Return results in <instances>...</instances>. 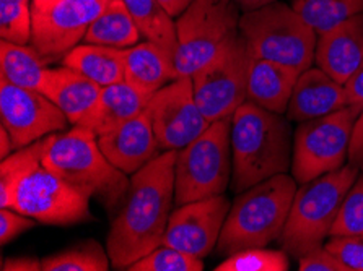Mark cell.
Instances as JSON below:
<instances>
[{
  "label": "cell",
  "mask_w": 363,
  "mask_h": 271,
  "mask_svg": "<svg viewBox=\"0 0 363 271\" xmlns=\"http://www.w3.org/2000/svg\"><path fill=\"white\" fill-rule=\"evenodd\" d=\"M349 104L345 86L320 67H310L301 71L291 93L287 119L290 122H306V120L323 117Z\"/></svg>",
  "instance_id": "18"
},
{
  "label": "cell",
  "mask_w": 363,
  "mask_h": 271,
  "mask_svg": "<svg viewBox=\"0 0 363 271\" xmlns=\"http://www.w3.org/2000/svg\"><path fill=\"white\" fill-rule=\"evenodd\" d=\"M36 223V219L25 217L13 208H0V242L2 246H7L15 237L31 229Z\"/></svg>",
  "instance_id": "35"
},
{
  "label": "cell",
  "mask_w": 363,
  "mask_h": 271,
  "mask_svg": "<svg viewBox=\"0 0 363 271\" xmlns=\"http://www.w3.org/2000/svg\"><path fill=\"white\" fill-rule=\"evenodd\" d=\"M329 236H363V168L345 195Z\"/></svg>",
  "instance_id": "33"
},
{
  "label": "cell",
  "mask_w": 363,
  "mask_h": 271,
  "mask_svg": "<svg viewBox=\"0 0 363 271\" xmlns=\"http://www.w3.org/2000/svg\"><path fill=\"white\" fill-rule=\"evenodd\" d=\"M43 271H108L109 258L101 244L85 241L41 260Z\"/></svg>",
  "instance_id": "28"
},
{
  "label": "cell",
  "mask_w": 363,
  "mask_h": 271,
  "mask_svg": "<svg viewBox=\"0 0 363 271\" xmlns=\"http://www.w3.org/2000/svg\"><path fill=\"white\" fill-rule=\"evenodd\" d=\"M176 156L178 149H168L132 174L129 193L108 234L114 268L129 270L162 246L174 202Z\"/></svg>",
  "instance_id": "1"
},
{
  "label": "cell",
  "mask_w": 363,
  "mask_h": 271,
  "mask_svg": "<svg viewBox=\"0 0 363 271\" xmlns=\"http://www.w3.org/2000/svg\"><path fill=\"white\" fill-rule=\"evenodd\" d=\"M240 33L252 57L271 60L300 74L315 64L318 33L294 5L272 2L243 13Z\"/></svg>",
  "instance_id": "6"
},
{
  "label": "cell",
  "mask_w": 363,
  "mask_h": 271,
  "mask_svg": "<svg viewBox=\"0 0 363 271\" xmlns=\"http://www.w3.org/2000/svg\"><path fill=\"white\" fill-rule=\"evenodd\" d=\"M148 99L125 80L104 86L95 104L77 125L86 127L96 137L104 135L144 113Z\"/></svg>",
  "instance_id": "20"
},
{
  "label": "cell",
  "mask_w": 363,
  "mask_h": 271,
  "mask_svg": "<svg viewBox=\"0 0 363 271\" xmlns=\"http://www.w3.org/2000/svg\"><path fill=\"white\" fill-rule=\"evenodd\" d=\"M4 271H40L43 270V262L35 257H15L9 258L2 263Z\"/></svg>",
  "instance_id": "39"
},
{
  "label": "cell",
  "mask_w": 363,
  "mask_h": 271,
  "mask_svg": "<svg viewBox=\"0 0 363 271\" xmlns=\"http://www.w3.org/2000/svg\"><path fill=\"white\" fill-rule=\"evenodd\" d=\"M41 164L88 197H96L109 213L119 212L129 193L128 174L101 151L96 134L82 125L43 138Z\"/></svg>",
  "instance_id": "3"
},
{
  "label": "cell",
  "mask_w": 363,
  "mask_h": 271,
  "mask_svg": "<svg viewBox=\"0 0 363 271\" xmlns=\"http://www.w3.org/2000/svg\"><path fill=\"white\" fill-rule=\"evenodd\" d=\"M294 7L321 35L363 13V0H296Z\"/></svg>",
  "instance_id": "29"
},
{
  "label": "cell",
  "mask_w": 363,
  "mask_h": 271,
  "mask_svg": "<svg viewBox=\"0 0 363 271\" xmlns=\"http://www.w3.org/2000/svg\"><path fill=\"white\" fill-rule=\"evenodd\" d=\"M294 134L287 115L245 101L232 115V190L238 193L291 169Z\"/></svg>",
  "instance_id": "2"
},
{
  "label": "cell",
  "mask_w": 363,
  "mask_h": 271,
  "mask_svg": "<svg viewBox=\"0 0 363 271\" xmlns=\"http://www.w3.org/2000/svg\"><path fill=\"white\" fill-rule=\"evenodd\" d=\"M49 64L48 59L33 46L16 44L2 40L0 42V69L2 79L16 86L40 90L44 70Z\"/></svg>",
  "instance_id": "25"
},
{
  "label": "cell",
  "mask_w": 363,
  "mask_h": 271,
  "mask_svg": "<svg viewBox=\"0 0 363 271\" xmlns=\"http://www.w3.org/2000/svg\"><path fill=\"white\" fill-rule=\"evenodd\" d=\"M359 174V166L349 163L296 189L287 223L279 237L289 255L298 260L313 248L324 246Z\"/></svg>",
  "instance_id": "5"
},
{
  "label": "cell",
  "mask_w": 363,
  "mask_h": 271,
  "mask_svg": "<svg viewBox=\"0 0 363 271\" xmlns=\"http://www.w3.org/2000/svg\"><path fill=\"white\" fill-rule=\"evenodd\" d=\"M300 271H349V268L334 255L331 250H328L324 246L313 248L303 257L298 258Z\"/></svg>",
  "instance_id": "36"
},
{
  "label": "cell",
  "mask_w": 363,
  "mask_h": 271,
  "mask_svg": "<svg viewBox=\"0 0 363 271\" xmlns=\"http://www.w3.org/2000/svg\"><path fill=\"white\" fill-rule=\"evenodd\" d=\"M349 163L363 168V110L357 119L349 148Z\"/></svg>",
  "instance_id": "37"
},
{
  "label": "cell",
  "mask_w": 363,
  "mask_h": 271,
  "mask_svg": "<svg viewBox=\"0 0 363 271\" xmlns=\"http://www.w3.org/2000/svg\"><path fill=\"white\" fill-rule=\"evenodd\" d=\"M0 117L15 149L62 132L69 122L67 115L41 91L16 86L4 79L0 83Z\"/></svg>",
  "instance_id": "14"
},
{
  "label": "cell",
  "mask_w": 363,
  "mask_h": 271,
  "mask_svg": "<svg viewBox=\"0 0 363 271\" xmlns=\"http://www.w3.org/2000/svg\"><path fill=\"white\" fill-rule=\"evenodd\" d=\"M77 125L100 96L101 86L86 79L80 71L67 67L44 70L40 90Z\"/></svg>",
  "instance_id": "19"
},
{
  "label": "cell",
  "mask_w": 363,
  "mask_h": 271,
  "mask_svg": "<svg viewBox=\"0 0 363 271\" xmlns=\"http://www.w3.org/2000/svg\"><path fill=\"white\" fill-rule=\"evenodd\" d=\"M251 60V49L240 33L212 62L191 76L196 103L211 122L232 117L247 101Z\"/></svg>",
  "instance_id": "10"
},
{
  "label": "cell",
  "mask_w": 363,
  "mask_h": 271,
  "mask_svg": "<svg viewBox=\"0 0 363 271\" xmlns=\"http://www.w3.org/2000/svg\"><path fill=\"white\" fill-rule=\"evenodd\" d=\"M240 18L235 0H194L176 21L173 62L178 79L212 62L240 35Z\"/></svg>",
  "instance_id": "8"
},
{
  "label": "cell",
  "mask_w": 363,
  "mask_h": 271,
  "mask_svg": "<svg viewBox=\"0 0 363 271\" xmlns=\"http://www.w3.org/2000/svg\"><path fill=\"white\" fill-rule=\"evenodd\" d=\"M158 2L162 4V7L167 10L169 15L179 16L189 8V5L194 2V0H158Z\"/></svg>",
  "instance_id": "40"
},
{
  "label": "cell",
  "mask_w": 363,
  "mask_h": 271,
  "mask_svg": "<svg viewBox=\"0 0 363 271\" xmlns=\"http://www.w3.org/2000/svg\"><path fill=\"white\" fill-rule=\"evenodd\" d=\"M298 76V70L252 57L247 75V101L271 113L285 114Z\"/></svg>",
  "instance_id": "21"
},
{
  "label": "cell",
  "mask_w": 363,
  "mask_h": 271,
  "mask_svg": "<svg viewBox=\"0 0 363 271\" xmlns=\"http://www.w3.org/2000/svg\"><path fill=\"white\" fill-rule=\"evenodd\" d=\"M13 209L43 224L70 226L93 219L90 197L43 164L16 189Z\"/></svg>",
  "instance_id": "11"
},
{
  "label": "cell",
  "mask_w": 363,
  "mask_h": 271,
  "mask_svg": "<svg viewBox=\"0 0 363 271\" xmlns=\"http://www.w3.org/2000/svg\"><path fill=\"white\" fill-rule=\"evenodd\" d=\"M109 0H59L48 8H33L31 46L54 62L84 41L88 28Z\"/></svg>",
  "instance_id": "13"
},
{
  "label": "cell",
  "mask_w": 363,
  "mask_h": 271,
  "mask_svg": "<svg viewBox=\"0 0 363 271\" xmlns=\"http://www.w3.org/2000/svg\"><path fill=\"white\" fill-rule=\"evenodd\" d=\"M362 110L347 104L335 113L296 127L291 154V175L296 184H306L342 168L349 158L352 132Z\"/></svg>",
  "instance_id": "9"
},
{
  "label": "cell",
  "mask_w": 363,
  "mask_h": 271,
  "mask_svg": "<svg viewBox=\"0 0 363 271\" xmlns=\"http://www.w3.org/2000/svg\"><path fill=\"white\" fill-rule=\"evenodd\" d=\"M43 140L15 149L0 164V208H13L15 193L21 182L41 166Z\"/></svg>",
  "instance_id": "27"
},
{
  "label": "cell",
  "mask_w": 363,
  "mask_h": 271,
  "mask_svg": "<svg viewBox=\"0 0 363 271\" xmlns=\"http://www.w3.org/2000/svg\"><path fill=\"white\" fill-rule=\"evenodd\" d=\"M145 114L163 151L181 149L211 125L196 103L191 76H179L148 99Z\"/></svg>",
  "instance_id": "12"
},
{
  "label": "cell",
  "mask_w": 363,
  "mask_h": 271,
  "mask_svg": "<svg viewBox=\"0 0 363 271\" xmlns=\"http://www.w3.org/2000/svg\"><path fill=\"white\" fill-rule=\"evenodd\" d=\"M363 62V13L318 35L315 64L345 85Z\"/></svg>",
  "instance_id": "17"
},
{
  "label": "cell",
  "mask_w": 363,
  "mask_h": 271,
  "mask_svg": "<svg viewBox=\"0 0 363 271\" xmlns=\"http://www.w3.org/2000/svg\"><path fill=\"white\" fill-rule=\"evenodd\" d=\"M277 2V0H235V4L238 5L240 10H243V13L252 12V10H257L261 7H266V5Z\"/></svg>",
  "instance_id": "42"
},
{
  "label": "cell",
  "mask_w": 363,
  "mask_h": 271,
  "mask_svg": "<svg viewBox=\"0 0 363 271\" xmlns=\"http://www.w3.org/2000/svg\"><path fill=\"white\" fill-rule=\"evenodd\" d=\"M290 268L289 253L285 250H269L264 247L245 248L228 255L216 268L217 271H287Z\"/></svg>",
  "instance_id": "30"
},
{
  "label": "cell",
  "mask_w": 363,
  "mask_h": 271,
  "mask_svg": "<svg viewBox=\"0 0 363 271\" xmlns=\"http://www.w3.org/2000/svg\"><path fill=\"white\" fill-rule=\"evenodd\" d=\"M230 208L232 203L223 193L179 204L169 214L162 246L174 247L197 258L207 257L217 246Z\"/></svg>",
  "instance_id": "15"
},
{
  "label": "cell",
  "mask_w": 363,
  "mask_h": 271,
  "mask_svg": "<svg viewBox=\"0 0 363 271\" xmlns=\"http://www.w3.org/2000/svg\"><path fill=\"white\" fill-rule=\"evenodd\" d=\"M129 12L147 41L157 44L174 59L178 35L173 16L162 7L158 0H124Z\"/></svg>",
  "instance_id": "26"
},
{
  "label": "cell",
  "mask_w": 363,
  "mask_h": 271,
  "mask_svg": "<svg viewBox=\"0 0 363 271\" xmlns=\"http://www.w3.org/2000/svg\"><path fill=\"white\" fill-rule=\"evenodd\" d=\"M33 7L30 0H0V36L16 44L31 42Z\"/></svg>",
  "instance_id": "31"
},
{
  "label": "cell",
  "mask_w": 363,
  "mask_h": 271,
  "mask_svg": "<svg viewBox=\"0 0 363 271\" xmlns=\"http://www.w3.org/2000/svg\"><path fill=\"white\" fill-rule=\"evenodd\" d=\"M10 151H15L12 137H10L5 127H0V158L5 159L9 154H12Z\"/></svg>",
  "instance_id": "41"
},
{
  "label": "cell",
  "mask_w": 363,
  "mask_h": 271,
  "mask_svg": "<svg viewBox=\"0 0 363 271\" xmlns=\"http://www.w3.org/2000/svg\"><path fill=\"white\" fill-rule=\"evenodd\" d=\"M101 151L124 174H135L163 153L145 110L98 137Z\"/></svg>",
  "instance_id": "16"
},
{
  "label": "cell",
  "mask_w": 363,
  "mask_h": 271,
  "mask_svg": "<svg viewBox=\"0 0 363 271\" xmlns=\"http://www.w3.org/2000/svg\"><path fill=\"white\" fill-rule=\"evenodd\" d=\"M140 31L124 0H109L88 28L84 42L129 49L140 42Z\"/></svg>",
  "instance_id": "24"
},
{
  "label": "cell",
  "mask_w": 363,
  "mask_h": 271,
  "mask_svg": "<svg viewBox=\"0 0 363 271\" xmlns=\"http://www.w3.org/2000/svg\"><path fill=\"white\" fill-rule=\"evenodd\" d=\"M291 2H296V0H291Z\"/></svg>",
  "instance_id": "44"
},
{
  "label": "cell",
  "mask_w": 363,
  "mask_h": 271,
  "mask_svg": "<svg viewBox=\"0 0 363 271\" xmlns=\"http://www.w3.org/2000/svg\"><path fill=\"white\" fill-rule=\"evenodd\" d=\"M324 247L331 250L349 271H363V236H334Z\"/></svg>",
  "instance_id": "34"
},
{
  "label": "cell",
  "mask_w": 363,
  "mask_h": 271,
  "mask_svg": "<svg viewBox=\"0 0 363 271\" xmlns=\"http://www.w3.org/2000/svg\"><path fill=\"white\" fill-rule=\"evenodd\" d=\"M130 271H202V258L178 248L160 246L129 267Z\"/></svg>",
  "instance_id": "32"
},
{
  "label": "cell",
  "mask_w": 363,
  "mask_h": 271,
  "mask_svg": "<svg viewBox=\"0 0 363 271\" xmlns=\"http://www.w3.org/2000/svg\"><path fill=\"white\" fill-rule=\"evenodd\" d=\"M232 117L211 122L207 130L178 149L174 164V203L186 204L222 195L232 182Z\"/></svg>",
  "instance_id": "7"
},
{
  "label": "cell",
  "mask_w": 363,
  "mask_h": 271,
  "mask_svg": "<svg viewBox=\"0 0 363 271\" xmlns=\"http://www.w3.org/2000/svg\"><path fill=\"white\" fill-rule=\"evenodd\" d=\"M296 193L294 175L277 174L238 193L220 232V255L279 241Z\"/></svg>",
  "instance_id": "4"
},
{
  "label": "cell",
  "mask_w": 363,
  "mask_h": 271,
  "mask_svg": "<svg viewBox=\"0 0 363 271\" xmlns=\"http://www.w3.org/2000/svg\"><path fill=\"white\" fill-rule=\"evenodd\" d=\"M345 93H347V101L352 106H359L363 109V62L350 76V80L345 83Z\"/></svg>",
  "instance_id": "38"
},
{
  "label": "cell",
  "mask_w": 363,
  "mask_h": 271,
  "mask_svg": "<svg viewBox=\"0 0 363 271\" xmlns=\"http://www.w3.org/2000/svg\"><path fill=\"white\" fill-rule=\"evenodd\" d=\"M64 65L104 88L124 81L125 49L85 42L64 55Z\"/></svg>",
  "instance_id": "23"
},
{
  "label": "cell",
  "mask_w": 363,
  "mask_h": 271,
  "mask_svg": "<svg viewBox=\"0 0 363 271\" xmlns=\"http://www.w3.org/2000/svg\"><path fill=\"white\" fill-rule=\"evenodd\" d=\"M59 0H33L31 2V7L35 10H41V8H48L51 7V5L57 4Z\"/></svg>",
  "instance_id": "43"
},
{
  "label": "cell",
  "mask_w": 363,
  "mask_h": 271,
  "mask_svg": "<svg viewBox=\"0 0 363 271\" xmlns=\"http://www.w3.org/2000/svg\"><path fill=\"white\" fill-rule=\"evenodd\" d=\"M176 79L173 57L157 44L144 41L125 49L124 80L142 95L152 98Z\"/></svg>",
  "instance_id": "22"
}]
</instances>
